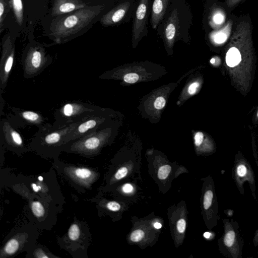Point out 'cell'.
Segmentation results:
<instances>
[{
    "label": "cell",
    "mask_w": 258,
    "mask_h": 258,
    "mask_svg": "<svg viewBox=\"0 0 258 258\" xmlns=\"http://www.w3.org/2000/svg\"><path fill=\"white\" fill-rule=\"evenodd\" d=\"M31 209L34 215L37 217L42 216L45 212L43 206L38 201H35L32 203Z\"/></svg>",
    "instance_id": "d6986e66"
},
{
    "label": "cell",
    "mask_w": 258,
    "mask_h": 258,
    "mask_svg": "<svg viewBox=\"0 0 258 258\" xmlns=\"http://www.w3.org/2000/svg\"><path fill=\"white\" fill-rule=\"evenodd\" d=\"M80 235V230L77 224H72L69 229L68 235L70 238L72 240H76L79 237Z\"/></svg>",
    "instance_id": "ffe728a7"
},
{
    "label": "cell",
    "mask_w": 258,
    "mask_h": 258,
    "mask_svg": "<svg viewBox=\"0 0 258 258\" xmlns=\"http://www.w3.org/2000/svg\"><path fill=\"white\" fill-rule=\"evenodd\" d=\"M144 236V232L141 229H137L133 231L131 234V240L133 242L140 241Z\"/></svg>",
    "instance_id": "cb8c5ba5"
},
{
    "label": "cell",
    "mask_w": 258,
    "mask_h": 258,
    "mask_svg": "<svg viewBox=\"0 0 258 258\" xmlns=\"http://www.w3.org/2000/svg\"><path fill=\"white\" fill-rule=\"evenodd\" d=\"M232 177L236 186L241 195L244 194V183L247 182L251 195L255 200L256 184L255 175L252 168L246 159L240 153L235 158L232 166Z\"/></svg>",
    "instance_id": "5b68a950"
},
{
    "label": "cell",
    "mask_w": 258,
    "mask_h": 258,
    "mask_svg": "<svg viewBox=\"0 0 258 258\" xmlns=\"http://www.w3.org/2000/svg\"><path fill=\"white\" fill-rule=\"evenodd\" d=\"M241 54L235 47H232L227 51L226 56V62L230 67L237 66L241 61Z\"/></svg>",
    "instance_id": "2e32d148"
},
{
    "label": "cell",
    "mask_w": 258,
    "mask_h": 258,
    "mask_svg": "<svg viewBox=\"0 0 258 258\" xmlns=\"http://www.w3.org/2000/svg\"><path fill=\"white\" fill-rule=\"evenodd\" d=\"M211 63H214L215 62V59L214 58H212L210 60Z\"/></svg>",
    "instance_id": "f35d334b"
},
{
    "label": "cell",
    "mask_w": 258,
    "mask_h": 258,
    "mask_svg": "<svg viewBox=\"0 0 258 258\" xmlns=\"http://www.w3.org/2000/svg\"><path fill=\"white\" fill-rule=\"evenodd\" d=\"M127 173V169L125 167H121L116 172L115 174V178L118 180L124 177L126 175Z\"/></svg>",
    "instance_id": "83f0119b"
},
{
    "label": "cell",
    "mask_w": 258,
    "mask_h": 258,
    "mask_svg": "<svg viewBox=\"0 0 258 258\" xmlns=\"http://www.w3.org/2000/svg\"><path fill=\"white\" fill-rule=\"evenodd\" d=\"M171 170V167L169 165L161 166L158 171V176L160 179H164L168 176Z\"/></svg>",
    "instance_id": "44dd1931"
},
{
    "label": "cell",
    "mask_w": 258,
    "mask_h": 258,
    "mask_svg": "<svg viewBox=\"0 0 258 258\" xmlns=\"http://www.w3.org/2000/svg\"><path fill=\"white\" fill-rule=\"evenodd\" d=\"M75 175L81 179H87L89 178L91 175V171L87 168H77L75 170Z\"/></svg>",
    "instance_id": "7402d4cb"
},
{
    "label": "cell",
    "mask_w": 258,
    "mask_h": 258,
    "mask_svg": "<svg viewBox=\"0 0 258 258\" xmlns=\"http://www.w3.org/2000/svg\"><path fill=\"white\" fill-rule=\"evenodd\" d=\"M252 243L254 247L258 246V229L255 231L252 238Z\"/></svg>",
    "instance_id": "836d02e7"
},
{
    "label": "cell",
    "mask_w": 258,
    "mask_h": 258,
    "mask_svg": "<svg viewBox=\"0 0 258 258\" xmlns=\"http://www.w3.org/2000/svg\"><path fill=\"white\" fill-rule=\"evenodd\" d=\"M12 6L17 22L21 25L23 21V6L22 0H11Z\"/></svg>",
    "instance_id": "e0dca14e"
},
{
    "label": "cell",
    "mask_w": 258,
    "mask_h": 258,
    "mask_svg": "<svg viewBox=\"0 0 258 258\" xmlns=\"http://www.w3.org/2000/svg\"><path fill=\"white\" fill-rule=\"evenodd\" d=\"M86 7L82 0H55L51 11L53 16L75 12Z\"/></svg>",
    "instance_id": "30bf717a"
},
{
    "label": "cell",
    "mask_w": 258,
    "mask_h": 258,
    "mask_svg": "<svg viewBox=\"0 0 258 258\" xmlns=\"http://www.w3.org/2000/svg\"><path fill=\"white\" fill-rule=\"evenodd\" d=\"M8 9L7 0H0V24L1 29L2 28L3 22L4 20L5 13Z\"/></svg>",
    "instance_id": "603a6c76"
},
{
    "label": "cell",
    "mask_w": 258,
    "mask_h": 258,
    "mask_svg": "<svg viewBox=\"0 0 258 258\" xmlns=\"http://www.w3.org/2000/svg\"><path fill=\"white\" fill-rule=\"evenodd\" d=\"M6 118L15 127H24L29 125L38 127L39 129L50 124L37 112L14 107H10V113Z\"/></svg>",
    "instance_id": "8992f818"
},
{
    "label": "cell",
    "mask_w": 258,
    "mask_h": 258,
    "mask_svg": "<svg viewBox=\"0 0 258 258\" xmlns=\"http://www.w3.org/2000/svg\"><path fill=\"white\" fill-rule=\"evenodd\" d=\"M178 23V13L176 10H174L168 18L166 23L164 34L167 41L172 43L175 38L177 26Z\"/></svg>",
    "instance_id": "9a60e30c"
},
{
    "label": "cell",
    "mask_w": 258,
    "mask_h": 258,
    "mask_svg": "<svg viewBox=\"0 0 258 258\" xmlns=\"http://www.w3.org/2000/svg\"><path fill=\"white\" fill-rule=\"evenodd\" d=\"M103 8L102 6L86 7L62 17L51 26V35L56 42L68 39L91 24Z\"/></svg>",
    "instance_id": "6da1fadb"
},
{
    "label": "cell",
    "mask_w": 258,
    "mask_h": 258,
    "mask_svg": "<svg viewBox=\"0 0 258 258\" xmlns=\"http://www.w3.org/2000/svg\"><path fill=\"white\" fill-rule=\"evenodd\" d=\"M38 179L40 180V181H42L43 180V178L42 177V176H39L38 177Z\"/></svg>",
    "instance_id": "ab89813d"
},
{
    "label": "cell",
    "mask_w": 258,
    "mask_h": 258,
    "mask_svg": "<svg viewBox=\"0 0 258 258\" xmlns=\"http://www.w3.org/2000/svg\"><path fill=\"white\" fill-rule=\"evenodd\" d=\"M103 120L100 111L80 122L68 134L66 143L76 140L93 132L101 127Z\"/></svg>",
    "instance_id": "ba28073f"
},
{
    "label": "cell",
    "mask_w": 258,
    "mask_h": 258,
    "mask_svg": "<svg viewBox=\"0 0 258 258\" xmlns=\"http://www.w3.org/2000/svg\"><path fill=\"white\" fill-rule=\"evenodd\" d=\"M19 242L15 239H11L6 243L4 250L8 254L14 253L19 248Z\"/></svg>",
    "instance_id": "ac0fdd59"
},
{
    "label": "cell",
    "mask_w": 258,
    "mask_h": 258,
    "mask_svg": "<svg viewBox=\"0 0 258 258\" xmlns=\"http://www.w3.org/2000/svg\"><path fill=\"white\" fill-rule=\"evenodd\" d=\"M203 208L207 212L210 211L212 225L217 224L218 205L216 196L212 182L210 187H207L203 196Z\"/></svg>",
    "instance_id": "8fae6325"
},
{
    "label": "cell",
    "mask_w": 258,
    "mask_h": 258,
    "mask_svg": "<svg viewBox=\"0 0 258 258\" xmlns=\"http://www.w3.org/2000/svg\"><path fill=\"white\" fill-rule=\"evenodd\" d=\"M226 38L227 36L225 34L219 33L215 36V40L217 43H222L225 41Z\"/></svg>",
    "instance_id": "4dcf8cb0"
},
{
    "label": "cell",
    "mask_w": 258,
    "mask_h": 258,
    "mask_svg": "<svg viewBox=\"0 0 258 258\" xmlns=\"http://www.w3.org/2000/svg\"><path fill=\"white\" fill-rule=\"evenodd\" d=\"M106 207L109 210L112 211H117L120 209V205L114 201L108 202Z\"/></svg>",
    "instance_id": "f546056e"
},
{
    "label": "cell",
    "mask_w": 258,
    "mask_h": 258,
    "mask_svg": "<svg viewBox=\"0 0 258 258\" xmlns=\"http://www.w3.org/2000/svg\"><path fill=\"white\" fill-rule=\"evenodd\" d=\"M130 5V2H125L117 6L102 17L101 20L102 24L109 26L121 21L129 9Z\"/></svg>",
    "instance_id": "4fadbf2b"
},
{
    "label": "cell",
    "mask_w": 258,
    "mask_h": 258,
    "mask_svg": "<svg viewBox=\"0 0 258 258\" xmlns=\"http://www.w3.org/2000/svg\"><path fill=\"white\" fill-rule=\"evenodd\" d=\"M204 237L206 238H209L210 236V233H209V232H205L204 234Z\"/></svg>",
    "instance_id": "74e56055"
},
{
    "label": "cell",
    "mask_w": 258,
    "mask_h": 258,
    "mask_svg": "<svg viewBox=\"0 0 258 258\" xmlns=\"http://www.w3.org/2000/svg\"><path fill=\"white\" fill-rule=\"evenodd\" d=\"M165 99L163 97H158L155 101L154 106L157 109H161L165 106Z\"/></svg>",
    "instance_id": "484cf974"
},
{
    "label": "cell",
    "mask_w": 258,
    "mask_h": 258,
    "mask_svg": "<svg viewBox=\"0 0 258 258\" xmlns=\"http://www.w3.org/2000/svg\"><path fill=\"white\" fill-rule=\"evenodd\" d=\"M154 227L156 229H160L161 228L162 225L159 222H156L154 224Z\"/></svg>",
    "instance_id": "8d00e7d4"
},
{
    "label": "cell",
    "mask_w": 258,
    "mask_h": 258,
    "mask_svg": "<svg viewBox=\"0 0 258 258\" xmlns=\"http://www.w3.org/2000/svg\"><path fill=\"white\" fill-rule=\"evenodd\" d=\"M223 233L218 240L220 253L228 258H242L244 240L238 223L233 219H222Z\"/></svg>",
    "instance_id": "3957f363"
},
{
    "label": "cell",
    "mask_w": 258,
    "mask_h": 258,
    "mask_svg": "<svg viewBox=\"0 0 258 258\" xmlns=\"http://www.w3.org/2000/svg\"><path fill=\"white\" fill-rule=\"evenodd\" d=\"M204 134L201 132H197L195 136V144L197 146H200L203 143Z\"/></svg>",
    "instance_id": "f1b7e54d"
},
{
    "label": "cell",
    "mask_w": 258,
    "mask_h": 258,
    "mask_svg": "<svg viewBox=\"0 0 258 258\" xmlns=\"http://www.w3.org/2000/svg\"><path fill=\"white\" fill-rule=\"evenodd\" d=\"M101 127L87 135L80 138L74 143L75 146L82 148L86 151H94L101 145Z\"/></svg>",
    "instance_id": "7c38bea8"
},
{
    "label": "cell",
    "mask_w": 258,
    "mask_h": 258,
    "mask_svg": "<svg viewBox=\"0 0 258 258\" xmlns=\"http://www.w3.org/2000/svg\"><path fill=\"white\" fill-rule=\"evenodd\" d=\"M214 20L216 23H221L223 20V17L220 14H216L214 17Z\"/></svg>",
    "instance_id": "e575fe53"
},
{
    "label": "cell",
    "mask_w": 258,
    "mask_h": 258,
    "mask_svg": "<svg viewBox=\"0 0 258 258\" xmlns=\"http://www.w3.org/2000/svg\"><path fill=\"white\" fill-rule=\"evenodd\" d=\"M186 226V222L185 220L183 219H180L177 222L176 227L178 231L180 233L184 232Z\"/></svg>",
    "instance_id": "4316f807"
},
{
    "label": "cell",
    "mask_w": 258,
    "mask_h": 258,
    "mask_svg": "<svg viewBox=\"0 0 258 258\" xmlns=\"http://www.w3.org/2000/svg\"><path fill=\"white\" fill-rule=\"evenodd\" d=\"M257 116H258V113H257Z\"/></svg>",
    "instance_id": "60d3db41"
},
{
    "label": "cell",
    "mask_w": 258,
    "mask_h": 258,
    "mask_svg": "<svg viewBox=\"0 0 258 258\" xmlns=\"http://www.w3.org/2000/svg\"><path fill=\"white\" fill-rule=\"evenodd\" d=\"M149 0H140L138 6L133 29V37L137 40L143 34L146 27V21Z\"/></svg>",
    "instance_id": "9c48e42d"
},
{
    "label": "cell",
    "mask_w": 258,
    "mask_h": 258,
    "mask_svg": "<svg viewBox=\"0 0 258 258\" xmlns=\"http://www.w3.org/2000/svg\"><path fill=\"white\" fill-rule=\"evenodd\" d=\"M139 76L136 73H128L126 74L123 78L124 81L127 83H135L139 79Z\"/></svg>",
    "instance_id": "d4e9b609"
},
{
    "label": "cell",
    "mask_w": 258,
    "mask_h": 258,
    "mask_svg": "<svg viewBox=\"0 0 258 258\" xmlns=\"http://www.w3.org/2000/svg\"><path fill=\"white\" fill-rule=\"evenodd\" d=\"M169 0H154L152 5L151 23L153 29H156L163 18Z\"/></svg>",
    "instance_id": "5bb4252c"
},
{
    "label": "cell",
    "mask_w": 258,
    "mask_h": 258,
    "mask_svg": "<svg viewBox=\"0 0 258 258\" xmlns=\"http://www.w3.org/2000/svg\"><path fill=\"white\" fill-rule=\"evenodd\" d=\"M199 84L198 82H194L188 87V93L192 95L196 93L197 88L199 87Z\"/></svg>",
    "instance_id": "1f68e13d"
},
{
    "label": "cell",
    "mask_w": 258,
    "mask_h": 258,
    "mask_svg": "<svg viewBox=\"0 0 258 258\" xmlns=\"http://www.w3.org/2000/svg\"><path fill=\"white\" fill-rule=\"evenodd\" d=\"M3 49L0 61V91L4 92L10 73L14 63L15 49L14 43L9 37L3 42Z\"/></svg>",
    "instance_id": "52a82bcc"
},
{
    "label": "cell",
    "mask_w": 258,
    "mask_h": 258,
    "mask_svg": "<svg viewBox=\"0 0 258 258\" xmlns=\"http://www.w3.org/2000/svg\"><path fill=\"white\" fill-rule=\"evenodd\" d=\"M52 62L44 49L38 45L29 47L23 55L22 65L25 79L34 78L45 69Z\"/></svg>",
    "instance_id": "277c9868"
},
{
    "label": "cell",
    "mask_w": 258,
    "mask_h": 258,
    "mask_svg": "<svg viewBox=\"0 0 258 258\" xmlns=\"http://www.w3.org/2000/svg\"><path fill=\"white\" fill-rule=\"evenodd\" d=\"M122 190L125 193H130L133 190V186L130 183H126L123 185Z\"/></svg>",
    "instance_id": "d6a6232c"
},
{
    "label": "cell",
    "mask_w": 258,
    "mask_h": 258,
    "mask_svg": "<svg viewBox=\"0 0 258 258\" xmlns=\"http://www.w3.org/2000/svg\"><path fill=\"white\" fill-rule=\"evenodd\" d=\"M32 187H33V190L35 192H38L39 190H40L41 188L40 186H37L35 183L32 184Z\"/></svg>",
    "instance_id": "d590c367"
},
{
    "label": "cell",
    "mask_w": 258,
    "mask_h": 258,
    "mask_svg": "<svg viewBox=\"0 0 258 258\" xmlns=\"http://www.w3.org/2000/svg\"><path fill=\"white\" fill-rule=\"evenodd\" d=\"M100 111L99 107L90 103L81 101L67 102L55 111L54 121L51 127L55 130L81 122Z\"/></svg>",
    "instance_id": "7a4b0ae2"
}]
</instances>
